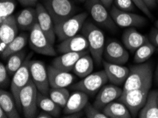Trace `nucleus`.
Instances as JSON below:
<instances>
[{
	"instance_id": "obj_19",
	"label": "nucleus",
	"mask_w": 158,
	"mask_h": 118,
	"mask_svg": "<svg viewBox=\"0 0 158 118\" xmlns=\"http://www.w3.org/2000/svg\"><path fill=\"white\" fill-rule=\"evenodd\" d=\"M149 40L147 36L135 29V28H128L122 35V41L126 49L131 52H135L138 48Z\"/></svg>"
},
{
	"instance_id": "obj_10",
	"label": "nucleus",
	"mask_w": 158,
	"mask_h": 118,
	"mask_svg": "<svg viewBox=\"0 0 158 118\" xmlns=\"http://www.w3.org/2000/svg\"><path fill=\"white\" fill-rule=\"evenodd\" d=\"M31 54L26 58L24 62L21 65L16 73L13 75L12 80L11 82V91L16 100V105L19 110H21V104L19 101V94L21 91L31 80V74L29 69V63Z\"/></svg>"
},
{
	"instance_id": "obj_46",
	"label": "nucleus",
	"mask_w": 158,
	"mask_h": 118,
	"mask_svg": "<svg viewBox=\"0 0 158 118\" xmlns=\"http://www.w3.org/2000/svg\"><path fill=\"white\" fill-rule=\"evenodd\" d=\"M155 26H156V28L158 29V20L155 22Z\"/></svg>"
},
{
	"instance_id": "obj_38",
	"label": "nucleus",
	"mask_w": 158,
	"mask_h": 118,
	"mask_svg": "<svg viewBox=\"0 0 158 118\" xmlns=\"http://www.w3.org/2000/svg\"><path fill=\"white\" fill-rule=\"evenodd\" d=\"M21 5L26 7L35 6L37 5L38 0H17Z\"/></svg>"
},
{
	"instance_id": "obj_25",
	"label": "nucleus",
	"mask_w": 158,
	"mask_h": 118,
	"mask_svg": "<svg viewBox=\"0 0 158 118\" xmlns=\"http://www.w3.org/2000/svg\"><path fill=\"white\" fill-rule=\"evenodd\" d=\"M28 40H29V36L26 33H23L18 35L13 40H11L9 43L6 50L3 52H2V58L4 59L9 58L11 55L21 51L27 45Z\"/></svg>"
},
{
	"instance_id": "obj_15",
	"label": "nucleus",
	"mask_w": 158,
	"mask_h": 118,
	"mask_svg": "<svg viewBox=\"0 0 158 118\" xmlns=\"http://www.w3.org/2000/svg\"><path fill=\"white\" fill-rule=\"evenodd\" d=\"M122 93L123 89L114 84L111 83L102 86L99 91L93 105L98 109L103 110L106 105L119 98Z\"/></svg>"
},
{
	"instance_id": "obj_41",
	"label": "nucleus",
	"mask_w": 158,
	"mask_h": 118,
	"mask_svg": "<svg viewBox=\"0 0 158 118\" xmlns=\"http://www.w3.org/2000/svg\"><path fill=\"white\" fill-rule=\"evenodd\" d=\"M100 1H101L102 2V4L109 9L111 8L112 4L114 3V0H100Z\"/></svg>"
},
{
	"instance_id": "obj_43",
	"label": "nucleus",
	"mask_w": 158,
	"mask_h": 118,
	"mask_svg": "<svg viewBox=\"0 0 158 118\" xmlns=\"http://www.w3.org/2000/svg\"><path fill=\"white\" fill-rule=\"evenodd\" d=\"M9 43H6L4 41H1L0 42V52H3L4 50H6V48L7 47V45H8Z\"/></svg>"
},
{
	"instance_id": "obj_8",
	"label": "nucleus",
	"mask_w": 158,
	"mask_h": 118,
	"mask_svg": "<svg viewBox=\"0 0 158 118\" xmlns=\"http://www.w3.org/2000/svg\"><path fill=\"white\" fill-rule=\"evenodd\" d=\"M28 42L31 48L38 54L46 56H55L56 55L53 44L51 43L37 23L30 31Z\"/></svg>"
},
{
	"instance_id": "obj_48",
	"label": "nucleus",
	"mask_w": 158,
	"mask_h": 118,
	"mask_svg": "<svg viewBox=\"0 0 158 118\" xmlns=\"http://www.w3.org/2000/svg\"><path fill=\"white\" fill-rule=\"evenodd\" d=\"M157 2H158V0H157Z\"/></svg>"
},
{
	"instance_id": "obj_37",
	"label": "nucleus",
	"mask_w": 158,
	"mask_h": 118,
	"mask_svg": "<svg viewBox=\"0 0 158 118\" xmlns=\"http://www.w3.org/2000/svg\"><path fill=\"white\" fill-rule=\"evenodd\" d=\"M149 40L155 47L158 48V29L156 28H152L150 31Z\"/></svg>"
},
{
	"instance_id": "obj_21",
	"label": "nucleus",
	"mask_w": 158,
	"mask_h": 118,
	"mask_svg": "<svg viewBox=\"0 0 158 118\" xmlns=\"http://www.w3.org/2000/svg\"><path fill=\"white\" fill-rule=\"evenodd\" d=\"M19 26L16 16L11 15L0 21V40L9 43L18 35Z\"/></svg>"
},
{
	"instance_id": "obj_35",
	"label": "nucleus",
	"mask_w": 158,
	"mask_h": 118,
	"mask_svg": "<svg viewBox=\"0 0 158 118\" xmlns=\"http://www.w3.org/2000/svg\"><path fill=\"white\" fill-rule=\"evenodd\" d=\"M9 74L7 71L6 67L2 62L0 64V85L1 87L5 88L9 83Z\"/></svg>"
},
{
	"instance_id": "obj_12",
	"label": "nucleus",
	"mask_w": 158,
	"mask_h": 118,
	"mask_svg": "<svg viewBox=\"0 0 158 118\" xmlns=\"http://www.w3.org/2000/svg\"><path fill=\"white\" fill-rule=\"evenodd\" d=\"M109 12L116 26L121 28L140 27L146 23V19L143 16L132 12L121 11L114 5L111 6Z\"/></svg>"
},
{
	"instance_id": "obj_1",
	"label": "nucleus",
	"mask_w": 158,
	"mask_h": 118,
	"mask_svg": "<svg viewBox=\"0 0 158 118\" xmlns=\"http://www.w3.org/2000/svg\"><path fill=\"white\" fill-rule=\"evenodd\" d=\"M82 35L87 38L89 50L97 65L103 62L102 57L105 47V37L103 31L90 21H85L82 28Z\"/></svg>"
},
{
	"instance_id": "obj_5",
	"label": "nucleus",
	"mask_w": 158,
	"mask_h": 118,
	"mask_svg": "<svg viewBox=\"0 0 158 118\" xmlns=\"http://www.w3.org/2000/svg\"><path fill=\"white\" fill-rule=\"evenodd\" d=\"M47 11L55 24L75 15L77 8L72 0H44Z\"/></svg>"
},
{
	"instance_id": "obj_39",
	"label": "nucleus",
	"mask_w": 158,
	"mask_h": 118,
	"mask_svg": "<svg viewBox=\"0 0 158 118\" xmlns=\"http://www.w3.org/2000/svg\"><path fill=\"white\" fill-rule=\"evenodd\" d=\"M143 1L148 8L150 10V9L155 8V6L157 5V0H143Z\"/></svg>"
},
{
	"instance_id": "obj_33",
	"label": "nucleus",
	"mask_w": 158,
	"mask_h": 118,
	"mask_svg": "<svg viewBox=\"0 0 158 118\" xmlns=\"http://www.w3.org/2000/svg\"><path fill=\"white\" fill-rule=\"evenodd\" d=\"M84 112L87 118H108L104 112H102L101 110L98 109L89 102L84 108Z\"/></svg>"
},
{
	"instance_id": "obj_27",
	"label": "nucleus",
	"mask_w": 158,
	"mask_h": 118,
	"mask_svg": "<svg viewBox=\"0 0 158 118\" xmlns=\"http://www.w3.org/2000/svg\"><path fill=\"white\" fill-rule=\"evenodd\" d=\"M108 118H131L132 117L128 108L121 102H111L102 110Z\"/></svg>"
},
{
	"instance_id": "obj_23",
	"label": "nucleus",
	"mask_w": 158,
	"mask_h": 118,
	"mask_svg": "<svg viewBox=\"0 0 158 118\" xmlns=\"http://www.w3.org/2000/svg\"><path fill=\"white\" fill-rule=\"evenodd\" d=\"M140 118H158V91H149L147 100L138 113Z\"/></svg>"
},
{
	"instance_id": "obj_36",
	"label": "nucleus",
	"mask_w": 158,
	"mask_h": 118,
	"mask_svg": "<svg viewBox=\"0 0 158 118\" xmlns=\"http://www.w3.org/2000/svg\"><path fill=\"white\" fill-rule=\"evenodd\" d=\"M133 2H134V4H135V6H137L143 14H145L148 17H149L150 18H152L151 12H150V9L148 8L147 6L144 4L143 0H133Z\"/></svg>"
},
{
	"instance_id": "obj_22",
	"label": "nucleus",
	"mask_w": 158,
	"mask_h": 118,
	"mask_svg": "<svg viewBox=\"0 0 158 118\" xmlns=\"http://www.w3.org/2000/svg\"><path fill=\"white\" fill-rule=\"evenodd\" d=\"M89 98L87 93L81 91H76L71 93L63 112L65 115H70L82 111L85 105L89 102Z\"/></svg>"
},
{
	"instance_id": "obj_7",
	"label": "nucleus",
	"mask_w": 158,
	"mask_h": 118,
	"mask_svg": "<svg viewBox=\"0 0 158 118\" xmlns=\"http://www.w3.org/2000/svg\"><path fill=\"white\" fill-rule=\"evenodd\" d=\"M150 88L133 89L130 91H123L119 97V101L128 108L132 117H136L147 100Z\"/></svg>"
},
{
	"instance_id": "obj_34",
	"label": "nucleus",
	"mask_w": 158,
	"mask_h": 118,
	"mask_svg": "<svg viewBox=\"0 0 158 118\" xmlns=\"http://www.w3.org/2000/svg\"><path fill=\"white\" fill-rule=\"evenodd\" d=\"M114 4L117 9L123 11L133 12L137 7L133 0H114Z\"/></svg>"
},
{
	"instance_id": "obj_17",
	"label": "nucleus",
	"mask_w": 158,
	"mask_h": 118,
	"mask_svg": "<svg viewBox=\"0 0 158 118\" xmlns=\"http://www.w3.org/2000/svg\"><path fill=\"white\" fill-rule=\"evenodd\" d=\"M47 69L51 88H66L75 81V76L69 71L56 68L52 65L48 66Z\"/></svg>"
},
{
	"instance_id": "obj_40",
	"label": "nucleus",
	"mask_w": 158,
	"mask_h": 118,
	"mask_svg": "<svg viewBox=\"0 0 158 118\" xmlns=\"http://www.w3.org/2000/svg\"><path fill=\"white\" fill-rule=\"evenodd\" d=\"M36 117H38V118H52L53 117V116H52L51 114H50L49 112L44 111V110H42V111H40L37 115Z\"/></svg>"
},
{
	"instance_id": "obj_4",
	"label": "nucleus",
	"mask_w": 158,
	"mask_h": 118,
	"mask_svg": "<svg viewBox=\"0 0 158 118\" xmlns=\"http://www.w3.org/2000/svg\"><path fill=\"white\" fill-rule=\"evenodd\" d=\"M85 6L91 17L98 25L111 31L116 30V24L110 12L100 0H87Z\"/></svg>"
},
{
	"instance_id": "obj_26",
	"label": "nucleus",
	"mask_w": 158,
	"mask_h": 118,
	"mask_svg": "<svg viewBox=\"0 0 158 118\" xmlns=\"http://www.w3.org/2000/svg\"><path fill=\"white\" fill-rule=\"evenodd\" d=\"M48 95H45L38 91L37 105L42 110L51 114L53 117H60L61 113V107L52 100Z\"/></svg>"
},
{
	"instance_id": "obj_2",
	"label": "nucleus",
	"mask_w": 158,
	"mask_h": 118,
	"mask_svg": "<svg viewBox=\"0 0 158 118\" xmlns=\"http://www.w3.org/2000/svg\"><path fill=\"white\" fill-rule=\"evenodd\" d=\"M130 72L124 83L123 91L150 88L152 81V69L150 63H141L130 67Z\"/></svg>"
},
{
	"instance_id": "obj_14",
	"label": "nucleus",
	"mask_w": 158,
	"mask_h": 118,
	"mask_svg": "<svg viewBox=\"0 0 158 118\" xmlns=\"http://www.w3.org/2000/svg\"><path fill=\"white\" fill-rule=\"evenodd\" d=\"M35 9L37 13V23L52 44H54L56 42V34L55 32V23L51 16L44 4H37Z\"/></svg>"
},
{
	"instance_id": "obj_18",
	"label": "nucleus",
	"mask_w": 158,
	"mask_h": 118,
	"mask_svg": "<svg viewBox=\"0 0 158 118\" xmlns=\"http://www.w3.org/2000/svg\"><path fill=\"white\" fill-rule=\"evenodd\" d=\"M57 50L60 53L83 52L89 50V44L85 35L77 34L61 41L57 46Z\"/></svg>"
},
{
	"instance_id": "obj_16",
	"label": "nucleus",
	"mask_w": 158,
	"mask_h": 118,
	"mask_svg": "<svg viewBox=\"0 0 158 118\" xmlns=\"http://www.w3.org/2000/svg\"><path fill=\"white\" fill-rule=\"evenodd\" d=\"M102 63L109 81L112 84L121 86L126 82L130 72L128 67L122 64L108 62L105 60H103Z\"/></svg>"
},
{
	"instance_id": "obj_45",
	"label": "nucleus",
	"mask_w": 158,
	"mask_h": 118,
	"mask_svg": "<svg viewBox=\"0 0 158 118\" xmlns=\"http://www.w3.org/2000/svg\"><path fill=\"white\" fill-rule=\"evenodd\" d=\"M155 80H156L157 83H158V65H157L156 71H155Z\"/></svg>"
},
{
	"instance_id": "obj_11",
	"label": "nucleus",
	"mask_w": 158,
	"mask_h": 118,
	"mask_svg": "<svg viewBox=\"0 0 158 118\" xmlns=\"http://www.w3.org/2000/svg\"><path fill=\"white\" fill-rule=\"evenodd\" d=\"M29 69L31 79L35 83L38 91L45 95H48L51 86L45 64L40 60H30Z\"/></svg>"
},
{
	"instance_id": "obj_3",
	"label": "nucleus",
	"mask_w": 158,
	"mask_h": 118,
	"mask_svg": "<svg viewBox=\"0 0 158 118\" xmlns=\"http://www.w3.org/2000/svg\"><path fill=\"white\" fill-rule=\"evenodd\" d=\"M87 17L88 13L82 12L55 24V32L59 40L63 41L77 34L79 31L82 30Z\"/></svg>"
},
{
	"instance_id": "obj_20",
	"label": "nucleus",
	"mask_w": 158,
	"mask_h": 118,
	"mask_svg": "<svg viewBox=\"0 0 158 118\" xmlns=\"http://www.w3.org/2000/svg\"><path fill=\"white\" fill-rule=\"evenodd\" d=\"M89 50H86L83 52H70L62 53L60 56L56 57L52 62V65L56 68L62 70L70 71L73 70L76 62L83 55L88 54Z\"/></svg>"
},
{
	"instance_id": "obj_29",
	"label": "nucleus",
	"mask_w": 158,
	"mask_h": 118,
	"mask_svg": "<svg viewBox=\"0 0 158 118\" xmlns=\"http://www.w3.org/2000/svg\"><path fill=\"white\" fill-rule=\"evenodd\" d=\"M155 49L156 47L149 40L135 52L134 62L137 64L144 63L150 58V57L155 52Z\"/></svg>"
},
{
	"instance_id": "obj_24",
	"label": "nucleus",
	"mask_w": 158,
	"mask_h": 118,
	"mask_svg": "<svg viewBox=\"0 0 158 118\" xmlns=\"http://www.w3.org/2000/svg\"><path fill=\"white\" fill-rule=\"evenodd\" d=\"M0 107L6 112L9 118L20 117L12 93H9L2 88L0 91Z\"/></svg>"
},
{
	"instance_id": "obj_32",
	"label": "nucleus",
	"mask_w": 158,
	"mask_h": 118,
	"mask_svg": "<svg viewBox=\"0 0 158 118\" xmlns=\"http://www.w3.org/2000/svg\"><path fill=\"white\" fill-rule=\"evenodd\" d=\"M16 5V0H0V21L12 15Z\"/></svg>"
},
{
	"instance_id": "obj_31",
	"label": "nucleus",
	"mask_w": 158,
	"mask_h": 118,
	"mask_svg": "<svg viewBox=\"0 0 158 118\" xmlns=\"http://www.w3.org/2000/svg\"><path fill=\"white\" fill-rule=\"evenodd\" d=\"M48 96L61 108H64L70 98V92L65 88H51Z\"/></svg>"
},
{
	"instance_id": "obj_30",
	"label": "nucleus",
	"mask_w": 158,
	"mask_h": 118,
	"mask_svg": "<svg viewBox=\"0 0 158 118\" xmlns=\"http://www.w3.org/2000/svg\"><path fill=\"white\" fill-rule=\"evenodd\" d=\"M26 51L22 50L20 52L11 55L9 57L6 67L9 76H13L21 67L26 59Z\"/></svg>"
},
{
	"instance_id": "obj_42",
	"label": "nucleus",
	"mask_w": 158,
	"mask_h": 118,
	"mask_svg": "<svg viewBox=\"0 0 158 118\" xmlns=\"http://www.w3.org/2000/svg\"><path fill=\"white\" fill-rule=\"evenodd\" d=\"M82 111H80V112H77L75 113H72V114L67 115V116H65L64 117H80L82 116Z\"/></svg>"
},
{
	"instance_id": "obj_44",
	"label": "nucleus",
	"mask_w": 158,
	"mask_h": 118,
	"mask_svg": "<svg viewBox=\"0 0 158 118\" xmlns=\"http://www.w3.org/2000/svg\"><path fill=\"white\" fill-rule=\"evenodd\" d=\"M0 117L1 118H8V115L6 113V112L0 107Z\"/></svg>"
},
{
	"instance_id": "obj_47",
	"label": "nucleus",
	"mask_w": 158,
	"mask_h": 118,
	"mask_svg": "<svg viewBox=\"0 0 158 118\" xmlns=\"http://www.w3.org/2000/svg\"><path fill=\"white\" fill-rule=\"evenodd\" d=\"M78 1H80V2H84L87 1V0H78Z\"/></svg>"
},
{
	"instance_id": "obj_6",
	"label": "nucleus",
	"mask_w": 158,
	"mask_h": 118,
	"mask_svg": "<svg viewBox=\"0 0 158 118\" xmlns=\"http://www.w3.org/2000/svg\"><path fill=\"white\" fill-rule=\"evenodd\" d=\"M38 89L31 79L21 91L19 94V101L21 104V110L23 116L26 118L36 117L38 112L37 105Z\"/></svg>"
},
{
	"instance_id": "obj_9",
	"label": "nucleus",
	"mask_w": 158,
	"mask_h": 118,
	"mask_svg": "<svg viewBox=\"0 0 158 118\" xmlns=\"http://www.w3.org/2000/svg\"><path fill=\"white\" fill-rule=\"evenodd\" d=\"M108 81L109 79L104 69L89 74L83 78L82 80L72 86V88L76 91H83L87 95L93 96L96 94Z\"/></svg>"
},
{
	"instance_id": "obj_28",
	"label": "nucleus",
	"mask_w": 158,
	"mask_h": 118,
	"mask_svg": "<svg viewBox=\"0 0 158 118\" xmlns=\"http://www.w3.org/2000/svg\"><path fill=\"white\" fill-rule=\"evenodd\" d=\"M89 54V53H88ZM86 54L81 57L76 62L73 68V72L80 78H85L92 73L94 69V59L92 57Z\"/></svg>"
},
{
	"instance_id": "obj_13",
	"label": "nucleus",
	"mask_w": 158,
	"mask_h": 118,
	"mask_svg": "<svg viewBox=\"0 0 158 118\" xmlns=\"http://www.w3.org/2000/svg\"><path fill=\"white\" fill-rule=\"evenodd\" d=\"M103 57L105 61L108 62L123 65L128 62L129 54L121 43L111 40L105 45Z\"/></svg>"
}]
</instances>
